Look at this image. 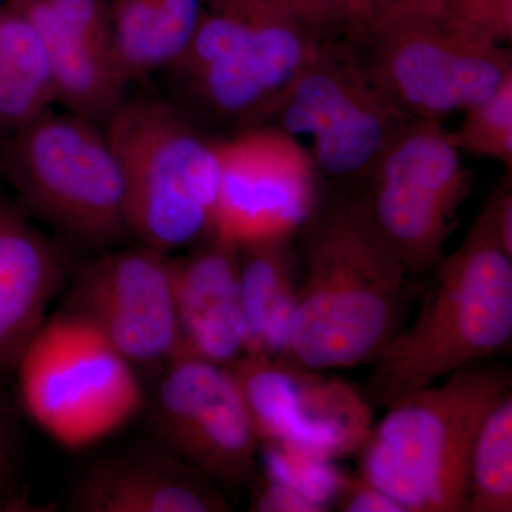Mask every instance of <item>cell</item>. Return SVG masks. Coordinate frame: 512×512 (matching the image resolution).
I'll use <instances>...</instances> for the list:
<instances>
[{"label": "cell", "mask_w": 512, "mask_h": 512, "mask_svg": "<svg viewBox=\"0 0 512 512\" xmlns=\"http://www.w3.org/2000/svg\"><path fill=\"white\" fill-rule=\"evenodd\" d=\"M355 37L384 92L413 119L463 113L512 76L508 47L466 35L441 8L400 13Z\"/></svg>", "instance_id": "9"}, {"label": "cell", "mask_w": 512, "mask_h": 512, "mask_svg": "<svg viewBox=\"0 0 512 512\" xmlns=\"http://www.w3.org/2000/svg\"><path fill=\"white\" fill-rule=\"evenodd\" d=\"M360 184L353 198L384 244L416 278L433 272L471 187L441 121H410Z\"/></svg>", "instance_id": "8"}, {"label": "cell", "mask_w": 512, "mask_h": 512, "mask_svg": "<svg viewBox=\"0 0 512 512\" xmlns=\"http://www.w3.org/2000/svg\"><path fill=\"white\" fill-rule=\"evenodd\" d=\"M16 403L49 439L83 450L127 426L146 403L136 367L86 320H45L13 373Z\"/></svg>", "instance_id": "6"}, {"label": "cell", "mask_w": 512, "mask_h": 512, "mask_svg": "<svg viewBox=\"0 0 512 512\" xmlns=\"http://www.w3.org/2000/svg\"><path fill=\"white\" fill-rule=\"evenodd\" d=\"M448 133L460 153L497 161L511 173L512 76L490 96L464 110L457 130Z\"/></svg>", "instance_id": "23"}, {"label": "cell", "mask_w": 512, "mask_h": 512, "mask_svg": "<svg viewBox=\"0 0 512 512\" xmlns=\"http://www.w3.org/2000/svg\"><path fill=\"white\" fill-rule=\"evenodd\" d=\"M252 507L256 511L268 512H320L316 505L302 495L265 477L256 490Z\"/></svg>", "instance_id": "29"}, {"label": "cell", "mask_w": 512, "mask_h": 512, "mask_svg": "<svg viewBox=\"0 0 512 512\" xmlns=\"http://www.w3.org/2000/svg\"><path fill=\"white\" fill-rule=\"evenodd\" d=\"M214 239L241 249L295 238L318 208L319 171L308 148L272 126L218 140Z\"/></svg>", "instance_id": "10"}, {"label": "cell", "mask_w": 512, "mask_h": 512, "mask_svg": "<svg viewBox=\"0 0 512 512\" xmlns=\"http://www.w3.org/2000/svg\"><path fill=\"white\" fill-rule=\"evenodd\" d=\"M6 133L0 128V147H2L3 140H5Z\"/></svg>", "instance_id": "30"}, {"label": "cell", "mask_w": 512, "mask_h": 512, "mask_svg": "<svg viewBox=\"0 0 512 512\" xmlns=\"http://www.w3.org/2000/svg\"><path fill=\"white\" fill-rule=\"evenodd\" d=\"M60 311L99 330L138 372L180 353L170 256L138 244L99 252L70 271Z\"/></svg>", "instance_id": "11"}, {"label": "cell", "mask_w": 512, "mask_h": 512, "mask_svg": "<svg viewBox=\"0 0 512 512\" xmlns=\"http://www.w3.org/2000/svg\"><path fill=\"white\" fill-rule=\"evenodd\" d=\"M412 120L384 92L359 47L323 40L259 126L311 138L319 174L362 183Z\"/></svg>", "instance_id": "7"}, {"label": "cell", "mask_w": 512, "mask_h": 512, "mask_svg": "<svg viewBox=\"0 0 512 512\" xmlns=\"http://www.w3.org/2000/svg\"><path fill=\"white\" fill-rule=\"evenodd\" d=\"M336 505L343 512H404L393 498L363 477L345 478Z\"/></svg>", "instance_id": "27"}, {"label": "cell", "mask_w": 512, "mask_h": 512, "mask_svg": "<svg viewBox=\"0 0 512 512\" xmlns=\"http://www.w3.org/2000/svg\"><path fill=\"white\" fill-rule=\"evenodd\" d=\"M292 241L238 249L245 355L288 359L296 298Z\"/></svg>", "instance_id": "19"}, {"label": "cell", "mask_w": 512, "mask_h": 512, "mask_svg": "<svg viewBox=\"0 0 512 512\" xmlns=\"http://www.w3.org/2000/svg\"><path fill=\"white\" fill-rule=\"evenodd\" d=\"M259 448L264 456L265 478L291 488L320 512L336 500L346 477L340 476L333 461L282 444H259Z\"/></svg>", "instance_id": "24"}, {"label": "cell", "mask_w": 512, "mask_h": 512, "mask_svg": "<svg viewBox=\"0 0 512 512\" xmlns=\"http://www.w3.org/2000/svg\"><path fill=\"white\" fill-rule=\"evenodd\" d=\"M0 174L20 210L73 247L101 252L133 238L119 158L92 121L43 111L6 134Z\"/></svg>", "instance_id": "5"}, {"label": "cell", "mask_w": 512, "mask_h": 512, "mask_svg": "<svg viewBox=\"0 0 512 512\" xmlns=\"http://www.w3.org/2000/svg\"><path fill=\"white\" fill-rule=\"evenodd\" d=\"M69 507L80 512L232 510L218 484L167 448L124 451L97 460L77 478Z\"/></svg>", "instance_id": "16"}, {"label": "cell", "mask_w": 512, "mask_h": 512, "mask_svg": "<svg viewBox=\"0 0 512 512\" xmlns=\"http://www.w3.org/2000/svg\"><path fill=\"white\" fill-rule=\"evenodd\" d=\"M72 268L62 241L0 194V382H12L20 355L49 318Z\"/></svg>", "instance_id": "15"}, {"label": "cell", "mask_w": 512, "mask_h": 512, "mask_svg": "<svg viewBox=\"0 0 512 512\" xmlns=\"http://www.w3.org/2000/svg\"><path fill=\"white\" fill-rule=\"evenodd\" d=\"M0 382V511L22 505L19 476L23 461V436L15 396Z\"/></svg>", "instance_id": "26"}, {"label": "cell", "mask_w": 512, "mask_h": 512, "mask_svg": "<svg viewBox=\"0 0 512 512\" xmlns=\"http://www.w3.org/2000/svg\"><path fill=\"white\" fill-rule=\"evenodd\" d=\"M126 181L131 234L171 254L214 237L218 140L177 104L128 97L104 123Z\"/></svg>", "instance_id": "4"}, {"label": "cell", "mask_w": 512, "mask_h": 512, "mask_svg": "<svg viewBox=\"0 0 512 512\" xmlns=\"http://www.w3.org/2000/svg\"><path fill=\"white\" fill-rule=\"evenodd\" d=\"M288 359L325 372L375 362L403 328L417 279L355 198L316 208L303 225Z\"/></svg>", "instance_id": "1"}, {"label": "cell", "mask_w": 512, "mask_h": 512, "mask_svg": "<svg viewBox=\"0 0 512 512\" xmlns=\"http://www.w3.org/2000/svg\"><path fill=\"white\" fill-rule=\"evenodd\" d=\"M12 2H15V0H0V6H9Z\"/></svg>", "instance_id": "31"}, {"label": "cell", "mask_w": 512, "mask_h": 512, "mask_svg": "<svg viewBox=\"0 0 512 512\" xmlns=\"http://www.w3.org/2000/svg\"><path fill=\"white\" fill-rule=\"evenodd\" d=\"M151 419L164 447L215 484L254 481L259 441L228 366L175 357L161 372Z\"/></svg>", "instance_id": "13"}, {"label": "cell", "mask_w": 512, "mask_h": 512, "mask_svg": "<svg viewBox=\"0 0 512 512\" xmlns=\"http://www.w3.org/2000/svg\"><path fill=\"white\" fill-rule=\"evenodd\" d=\"M201 15V0H121L110 22L111 39L127 83L170 69Z\"/></svg>", "instance_id": "20"}, {"label": "cell", "mask_w": 512, "mask_h": 512, "mask_svg": "<svg viewBox=\"0 0 512 512\" xmlns=\"http://www.w3.org/2000/svg\"><path fill=\"white\" fill-rule=\"evenodd\" d=\"M322 42L285 13L266 9L228 55L171 84L188 113L259 126Z\"/></svg>", "instance_id": "14"}, {"label": "cell", "mask_w": 512, "mask_h": 512, "mask_svg": "<svg viewBox=\"0 0 512 512\" xmlns=\"http://www.w3.org/2000/svg\"><path fill=\"white\" fill-rule=\"evenodd\" d=\"M511 393V372L481 362L387 407L362 447V477L404 512H466L478 430Z\"/></svg>", "instance_id": "3"}, {"label": "cell", "mask_w": 512, "mask_h": 512, "mask_svg": "<svg viewBox=\"0 0 512 512\" xmlns=\"http://www.w3.org/2000/svg\"><path fill=\"white\" fill-rule=\"evenodd\" d=\"M228 367L259 444H282L330 461L365 446L372 406L349 384L291 359L244 355Z\"/></svg>", "instance_id": "12"}, {"label": "cell", "mask_w": 512, "mask_h": 512, "mask_svg": "<svg viewBox=\"0 0 512 512\" xmlns=\"http://www.w3.org/2000/svg\"><path fill=\"white\" fill-rule=\"evenodd\" d=\"M433 275L416 318L373 362L363 394L370 406L387 409L510 345L512 255L480 218Z\"/></svg>", "instance_id": "2"}, {"label": "cell", "mask_w": 512, "mask_h": 512, "mask_svg": "<svg viewBox=\"0 0 512 512\" xmlns=\"http://www.w3.org/2000/svg\"><path fill=\"white\" fill-rule=\"evenodd\" d=\"M8 8L22 13L42 40L56 103L103 127L127 96L113 43L64 22L45 0H15Z\"/></svg>", "instance_id": "18"}, {"label": "cell", "mask_w": 512, "mask_h": 512, "mask_svg": "<svg viewBox=\"0 0 512 512\" xmlns=\"http://www.w3.org/2000/svg\"><path fill=\"white\" fill-rule=\"evenodd\" d=\"M512 511V392L478 430L470 464L466 512Z\"/></svg>", "instance_id": "22"}, {"label": "cell", "mask_w": 512, "mask_h": 512, "mask_svg": "<svg viewBox=\"0 0 512 512\" xmlns=\"http://www.w3.org/2000/svg\"><path fill=\"white\" fill-rule=\"evenodd\" d=\"M55 103V84L36 29L22 13L0 6V128L9 134Z\"/></svg>", "instance_id": "21"}, {"label": "cell", "mask_w": 512, "mask_h": 512, "mask_svg": "<svg viewBox=\"0 0 512 512\" xmlns=\"http://www.w3.org/2000/svg\"><path fill=\"white\" fill-rule=\"evenodd\" d=\"M444 16L466 35L508 47L512 39L511 0H444Z\"/></svg>", "instance_id": "25"}, {"label": "cell", "mask_w": 512, "mask_h": 512, "mask_svg": "<svg viewBox=\"0 0 512 512\" xmlns=\"http://www.w3.org/2000/svg\"><path fill=\"white\" fill-rule=\"evenodd\" d=\"M170 264L178 356L232 365L245 355L238 249L212 238Z\"/></svg>", "instance_id": "17"}, {"label": "cell", "mask_w": 512, "mask_h": 512, "mask_svg": "<svg viewBox=\"0 0 512 512\" xmlns=\"http://www.w3.org/2000/svg\"><path fill=\"white\" fill-rule=\"evenodd\" d=\"M507 254L512 255V181L505 174L497 190L478 215Z\"/></svg>", "instance_id": "28"}]
</instances>
